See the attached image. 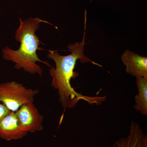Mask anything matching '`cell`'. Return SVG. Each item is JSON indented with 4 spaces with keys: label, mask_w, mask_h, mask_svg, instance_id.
<instances>
[{
    "label": "cell",
    "mask_w": 147,
    "mask_h": 147,
    "mask_svg": "<svg viewBox=\"0 0 147 147\" xmlns=\"http://www.w3.org/2000/svg\"><path fill=\"white\" fill-rule=\"evenodd\" d=\"M136 83L138 94L135 96L134 108L142 115H147V79L140 76L136 77Z\"/></svg>",
    "instance_id": "obj_8"
},
{
    "label": "cell",
    "mask_w": 147,
    "mask_h": 147,
    "mask_svg": "<svg viewBox=\"0 0 147 147\" xmlns=\"http://www.w3.org/2000/svg\"><path fill=\"white\" fill-rule=\"evenodd\" d=\"M15 113L21 126L28 133H34L43 129L44 117L34 102L25 103Z\"/></svg>",
    "instance_id": "obj_4"
},
{
    "label": "cell",
    "mask_w": 147,
    "mask_h": 147,
    "mask_svg": "<svg viewBox=\"0 0 147 147\" xmlns=\"http://www.w3.org/2000/svg\"><path fill=\"white\" fill-rule=\"evenodd\" d=\"M20 25L15 33V39L20 42V47L17 50H13L6 47L3 50L4 58L15 63L14 68L23 69L24 71L32 74H38L42 76V70L36 63L40 62L48 67H51L48 62L41 60L37 54V50H43L38 47L41 42L36 32L39 29L40 23H47L53 26L47 21L38 18H32L23 21L19 18Z\"/></svg>",
    "instance_id": "obj_2"
},
{
    "label": "cell",
    "mask_w": 147,
    "mask_h": 147,
    "mask_svg": "<svg viewBox=\"0 0 147 147\" xmlns=\"http://www.w3.org/2000/svg\"><path fill=\"white\" fill-rule=\"evenodd\" d=\"M121 59L125 66L127 73L132 76L144 77L147 79V57L134 52L125 50Z\"/></svg>",
    "instance_id": "obj_6"
},
{
    "label": "cell",
    "mask_w": 147,
    "mask_h": 147,
    "mask_svg": "<svg viewBox=\"0 0 147 147\" xmlns=\"http://www.w3.org/2000/svg\"><path fill=\"white\" fill-rule=\"evenodd\" d=\"M28 133L21 126L15 112L9 111L0 120V138L4 140L22 139Z\"/></svg>",
    "instance_id": "obj_5"
},
{
    "label": "cell",
    "mask_w": 147,
    "mask_h": 147,
    "mask_svg": "<svg viewBox=\"0 0 147 147\" xmlns=\"http://www.w3.org/2000/svg\"><path fill=\"white\" fill-rule=\"evenodd\" d=\"M9 111L2 102H0V120Z\"/></svg>",
    "instance_id": "obj_9"
},
{
    "label": "cell",
    "mask_w": 147,
    "mask_h": 147,
    "mask_svg": "<svg viewBox=\"0 0 147 147\" xmlns=\"http://www.w3.org/2000/svg\"><path fill=\"white\" fill-rule=\"evenodd\" d=\"M38 90L28 88L23 84L14 82L0 84V102L11 112H16L22 105L34 102Z\"/></svg>",
    "instance_id": "obj_3"
},
{
    "label": "cell",
    "mask_w": 147,
    "mask_h": 147,
    "mask_svg": "<svg viewBox=\"0 0 147 147\" xmlns=\"http://www.w3.org/2000/svg\"><path fill=\"white\" fill-rule=\"evenodd\" d=\"M112 147H147V137L139 124L131 122L129 134L117 140Z\"/></svg>",
    "instance_id": "obj_7"
},
{
    "label": "cell",
    "mask_w": 147,
    "mask_h": 147,
    "mask_svg": "<svg viewBox=\"0 0 147 147\" xmlns=\"http://www.w3.org/2000/svg\"><path fill=\"white\" fill-rule=\"evenodd\" d=\"M86 28V21L85 20L83 40L81 42H76L67 46L71 54L62 56L57 51L48 50L47 57L53 60L55 63V67H51L50 69V74L52 78L51 86L55 89L57 90L59 101L63 108L64 113L67 108H74L81 100H84L90 105H98L107 98L106 96H92L84 95L76 92L71 86V79H76L79 75L78 72L74 71L78 60L82 63L90 62L102 67L84 55Z\"/></svg>",
    "instance_id": "obj_1"
}]
</instances>
